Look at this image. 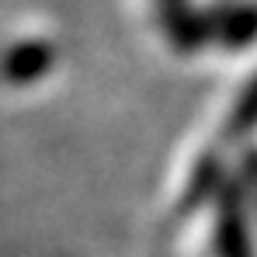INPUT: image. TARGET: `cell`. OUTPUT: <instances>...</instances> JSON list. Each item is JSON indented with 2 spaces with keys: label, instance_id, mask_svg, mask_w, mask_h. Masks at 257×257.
<instances>
[{
  "label": "cell",
  "instance_id": "obj_1",
  "mask_svg": "<svg viewBox=\"0 0 257 257\" xmlns=\"http://www.w3.org/2000/svg\"><path fill=\"white\" fill-rule=\"evenodd\" d=\"M52 66H56V49L49 42L28 39V42H18L14 49H7V56L0 63V77L7 84H35Z\"/></svg>",
  "mask_w": 257,
  "mask_h": 257
}]
</instances>
